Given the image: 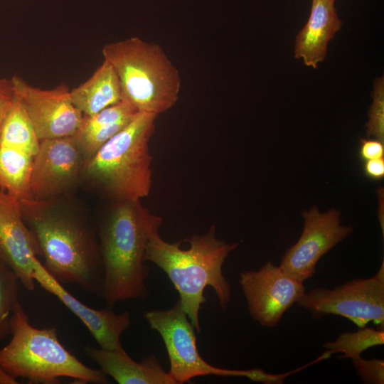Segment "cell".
Wrapping results in <instances>:
<instances>
[{
  "label": "cell",
  "mask_w": 384,
  "mask_h": 384,
  "mask_svg": "<svg viewBox=\"0 0 384 384\" xmlns=\"http://www.w3.org/2000/svg\"><path fill=\"white\" fill-rule=\"evenodd\" d=\"M140 201L114 202L99 228L104 271L100 297L109 308L149 295L146 281L149 267L145 264V250L163 219L151 213Z\"/></svg>",
  "instance_id": "cell-1"
},
{
  "label": "cell",
  "mask_w": 384,
  "mask_h": 384,
  "mask_svg": "<svg viewBox=\"0 0 384 384\" xmlns=\"http://www.w3.org/2000/svg\"><path fill=\"white\" fill-rule=\"evenodd\" d=\"M24 220L48 272L61 284H74L100 295L103 265L98 235L75 215L48 210V203H21Z\"/></svg>",
  "instance_id": "cell-2"
},
{
  "label": "cell",
  "mask_w": 384,
  "mask_h": 384,
  "mask_svg": "<svg viewBox=\"0 0 384 384\" xmlns=\"http://www.w3.org/2000/svg\"><path fill=\"white\" fill-rule=\"evenodd\" d=\"M215 230L213 225L206 233L185 239L189 243L186 250L181 247V241L166 242L156 231L150 237L145 250V261L154 263L166 273L179 294L181 309L198 332L201 331L200 309L207 301L206 287L213 288L223 309H226L231 297L223 265L238 243L218 240Z\"/></svg>",
  "instance_id": "cell-3"
},
{
  "label": "cell",
  "mask_w": 384,
  "mask_h": 384,
  "mask_svg": "<svg viewBox=\"0 0 384 384\" xmlns=\"http://www.w3.org/2000/svg\"><path fill=\"white\" fill-rule=\"evenodd\" d=\"M157 117L138 112L85 162L82 179L114 202L146 197L152 186L149 141Z\"/></svg>",
  "instance_id": "cell-4"
},
{
  "label": "cell",
  "mask_w": 384,
  "mask_h": 384,
  "mask_svg": "<svg viewBox=\"0 0 384 384\" xmlns=\"http://www.w3.org/2000/svg\"><path fill=\"white\" fill-rule=\"evenodd\" d=\"M9 342L0 348V367L30 384H58L60 378L80 383L107 384L100 369L85 366L58 339L55 328L33 326L19 302L11 318Z\"/></svg>",
  "instance_id": "cell-5"
},
{
  "label": "cell",
  "mask_w": 384,
  "mask_h": 384,
  "mask_svg": "<svg viewBox=\"0 0 384 384\" xmlns=\"http://www.w3.org/2000/svg\"><path fill=\"white\" fill-rule=\"evenodd\" d=\"M102 53L118 76L122 100L138 112L159 116L175 105L181 75L159 44L133 36L105 45Z\"/></svg>",
  "instance_id": "cell-6"
},
{
  "label": "cell",
  "mask_w": 384,
  "mask_h": 384,
  "mask_svg": "<svg viewBox=\"0 0 384 384\" xmlns=\"http://www.w3.org/2000/svg\"><path fill=\"white\" fill-rule=\"evenodd\" d=\"M143 316L150 328L159 333L164 343L170 363L168 372L176 384L188 383L198 376L218 375L246 377L255 382L277 383L279 375L268 374L262 369L231 370L213 366L200 355L195 328L181 309L178 299L164 310H149Z\"/></svg>",
  "instance_id": "cell-7"
},
{
  "label": "cell",
  "mask_w": 384,
  "mask_h": 384,
  "mask_svg": "<svg viewBox=\"0 0 384 384\" xmlns=\"http://www.w3.org/2000/svg\"><path fill=\"white\" fill-rule=\"evenodd\" d=\"M297 304L315 320L334 314L358 328L372 321L378 329L384 330V261L371 277L354 278L331 289H311Z\"/></svg>",
  "instance_id": "cell-8"
},
{
  "label": "cell",
  "mask_w": 384,
  "mask_h": 384,
  "mask_svg": "<svg viewBox=\"0 0 384 384\" xmlns=\"http://www.w3.org/2000/svg\"><path fill=\"white\" fill-rule=\"evenodd\" d=\"M85 158L72 137L40 140L33 156L30 201L53 203L82 179Z\"/></svg>",
  "instance_id": "cell-9"
},
{
  "label": "cell",
  "mask_w": 384,
  "mask_h": 384,
  "mask_svg": "<svg viewBox=\"0 0 384 384\" xmlns=\"http://www.w3.org/2000/svg\"><path fill=\"white\" fill-rule=\"evenodd\" d=\"M239 283L250 316L261 326L270 328L275 326L306 292L303 282L270 261L258 270L241 272Z\"/></svg>",
  "instance_id": "cell-10"
},
{
  "label": "cell",
  "mask_w": 384,
  "mask_h": 384,
  "mask_svg": "<svg viewBox=\"0 0 384 384\" xmlns=\"http://www.w3.org/2000/svg\"><path fill=\"white\" fill-rule=\"evenodd\" d=\"M11 79L14 94L39 140L70 137L77 131L83 114L73 105L70 89L67 85L41 89L30 85L17 75Z\"/></svg>",
  "instance_id": "cell-11"
},
{
  "label": "cell",
  "mask_w": 384,
  "mask_h": 384,
  "mask_svg": "<svg viewBox=\"0 0 384 384\" xmlns=\"http://www.w3.org/2000/svg\"><path fill=\"white\" fill-rule=\"evenodd\" d=\"M302 233L297 242L283 255L279 267L292 277L303 282L316 272V265L322 256L343 240L353 230L342 225L338 210L321 213L312 207L304 210Z\"/></svg>",
  "instance_id": "cell-12"
},
{
  "label": "cell",
  "mask_w": 384,
  "mask_h": 384,
  "mask_svg": "<svg viewBox=\"0 0 384 384\" xmlns=\"http://www.w3.org/2000/svg\"><path fill=\"white\" fill-rule=\"evenodd\" d=\"M33 265L35 282L58 298L82 321L100 348L113 350L122 347L120 336L131 325L129 311L117 314L112 308L95 309L87 306L51 276L37 257H33Z\"/></svg>",
  "instance_id": "cell-13"
},
{
  "label": "cell",
  "mask_w": 384,
  "mask_h": 384,
  "mask_svg": "<svg viewBox=\"0 0 384 384\" xmlns=\"http://www.w3.org/2000/svg\"><path fill=\"white\" fill-rule=\"evenodd\" d=\"M38 255L37 242L24 220L20 203L0 190V260L28 291L35 289L33 260Z\"/></svg>",
  "instance_id": "cell-14"
},
{
  "label": "cell",
  "mask_w": 384,
  "mask_h": 384,
  "mask_svg": "<svg viewBox=\"0 0 384 384\" xmlns=\"http://www.w3.org/2000/svg\"><path fill=\"white\" fill-rule=\"evenodd\" d=\"M85 353L119 384H176L154 354L136 362L122 347L109 350L87 345Z\"/></svg>",
  "instance_id": "cell-15"
},
{
  "label": "cell",
  "mask_w": 384,
  "mask_h": 384,
  "mask_svg": "<svg viewBox=\"0 0 384 384\" xmlns=\"http://www.w3.org/2000/svg\"><path fill=\"white\" fill-rule=\"evenodd\" d=\"M335 0H312L309 19L295 38L294 57L316 68L326 58L329 42L341 29Z\"/></svg>",
  "instance_id": "cell-16"
},
{
  "label": "cell",
  "mask_w": 384,
  "mask_h": 384,
  "mask_svg": "<svg viewBox=\"0 0 384 384\" xmlns=\"http://www.w3.org/2000/svg\"><path fill=\"white\" fill-rule=\"evenodd\" d=\"M137 112L132 104L122 100L92 115H83L80 127L71 137L85 162L122 129Z\"/></svg>",
  "instance_id": "cell-17"
},
{
  "label": "cell",
  "mask_w": 384,
  "mask_h": 384,
  "mask_svg": "<svg viewBox=\"0 0 384 384\" xmlns=\"http://www.w3.org/2000/svg\"><path fill=\"white\" fill-rule=\"evenodd\" d=\"M70 97L84 116L92 115L121 102L122 89L113 67L104 60L89 79L70 90Z\"/></svg>",
  "instance_id": "cell-18"
},
{
  "label": "cell",
  "mask_w": 384,
  "mask_h": 384,
  "mask_svg": "<svg viewBox=\"0 0 384 384\" xmlns=\"http://www.w3.org/2000/svg\"><path fill=\"white\" fill-rule=\"evenodd\" d=\"M33 160L31 154L0 145V186L19 203L30 201Z\"/></svg>",
  "instance_id": "cell-19"
},
{
  "label": "cell",
  "mask_w": 384,
  "mask_h": 384,
  "mask_svg": "<svg viewBox=\"0 0 384 384\" xmlns=\"http://www.w3.org/2000/svg\"><path fill=\"white\" fill-rule=\"evenodd\" d=\"M40 140L21 102L14 94V101L3 122L0 145L19 149L34 156Z\"/></svg>",
  "instance_id": "cell-20"
},
{
  "label": "cell",
  "mask_w": 384,
  "mask_h": 384,
  "mask_svg": "<svg viewBox=\"0 0 384 384\" xmlns=\"http://www.w3.org/2000/svg\"><path fill=\"white\" fill-rule=\"evenodd\" d=\"M384 343V330L370 327L358 328L354 332L340 334L336 340L326 341L323 346L330 354L342 353L340 359H353L361 356L366 350Z\"/></svg>",
  "instance_id": "cell-21"
},
{
  "label": "cell",
  "mask_w": 384,
  "mask_h": 384,
  "mask_svg": "<svg viewBox=\"0 0 384 384\" xmlns=\"http://www.w3.org/2000/svg\"><path fill=\"white\" fill-rule=\"evenodd\" d=\"M18 279L0 260V341L10 335L11 318L19 303Z\"/></svg>",
  "instance_id": "cell-22"
},
{
  "label": "cell",
  "mask_w": 384,
  "mask_h": 384,
  "mask_svg": "<svg viewBox=\"0 0 384 384\" xmlns=\"http://www.w3.org/2000/svg\"><path fill=\"white\" fill-rule=\"evenodd\" d=\"M373 102L369 108L366 124L368 137L384 141V78H378L373 83Z\"/></svg>",
  "instance_id": "cell-23"
},
{
  "label": "cell",
  "mask_w": 384,
  "mask_h": 384,
  "mask_svg": "<svg viewBox=\"0 0 384 384\" xmlns=\"http://www.w3.org/2000/svg\"><path fill=\"white\" fill-rule=\"evenodd\" d=\"M356 374L364 384L384 383V361L373 358L365 359L361 356L351 359Z\"/></svg>",
  "instance_id": "cell-24"
},
{
  "label": "cell",
  "mask_w": 384,
  "mask_h": 384,
  "mask_svg": "<svg viewBox=\"0 0 384 384\" xmlns=\"http://www.w3.org/2000/svg\"><path fill=\"white\" fill-rule=\"evenodd\" d=\"M14 98L11 79L0 78V133L3 122Z\"/></svg>",
  "instance_id": "cell-25"
},
{
  "label": "cell",
  "mask_w": 384,
  "mask_h": 384,
  "mask_svg": "<svg viewBox=\"0 0 384 384\" xmlns=\"http://www.w3.org/2000/svg\"><path fill=\"white\" fill-rule=\"evenodd\" d=\"M384 144L378 139H360L359 158L363 162L374 159L383 158Z\"/></svg>",
  "instance_id": "cell-26"
},
{
  "label": "cell",
  "mask_w": 384,
  "mask_h": 384,
  "mask_svg": "<svg viewBox=\"0 0 384 384\" xmlns=\"http://www.w3.org/2000/svg\"><path fill=\"white\" fill-rule=\"evenodd\" d=\"M364 175L371 180H380L384 176V159H374L363 162Z\"/></svg>",
  "instance_id": "cell-27"
},
{
  "label": "cell",
  "mask_w": 384,
  "mask_h": 384,
  "mask_svg": "<svg viewBox=\"0 0 384 384\" xmlns=\"http://www.w3.org/2000/svg\"><path fill=\"white\" fill-rule=\"evenodd\" d=\"M18 378L12 375L7 370L0 367V384H17Z\"/></svg>",
  "instance_id": "cell-28"
},
{
  "label": "cell",
  "mask_w": 384,
  "mask_h": 384,
  "mask_svg": "<svg viewBox=\"0 0 384 384\" xmlns=\"http://www.w3.org/2000/svg\"><path fill=\"white\" fill-rule=\"evenodd\" d=\"M0 190H1V186H0ZM1 191H2V190H1Z\"/></svg>",
  "instance_id": "cell-29"
}]
</instances>
